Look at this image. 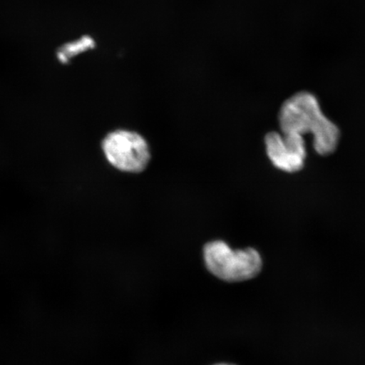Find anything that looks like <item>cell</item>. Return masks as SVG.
<instances>
[{"instance_id":"1","label":"cell","mask_w":365,"mask_h":365,"mask_svg":"<svg viewBox=\"0 0 365 365\" xmlns=\"http://www.w3.org/2000/svg\"><path fill=\"white\" fill-rule=\"evenodd\" d=\"M282 134L312 133L314 148L322 156L334 152L339 144V128L325 116L316 96L307 91H299L282 103L279 111Z\"/></svg>"},{"instance_id":"2","label":"cell","mask_w":365,"mask_h":365,"mask_svg":"<svg viewBox=\"0 0 365 365\" xmlns=\"http://www.w3.org/2000/svg\"><path fill=\"white\" fill-rule=\"evenodd\" d=\"M204 261L212 275L230 282L252 279L262 268V257L257 250H232L223 241L210 242L205 245Z\"/></svg>"},{"instance_id":"3","label":"cell","mask_w":365,"mask_h":365,"mask_svg":"<svg viewBox=\"0 0 365 365\" xmlns=\"http://www.w3.org/2000/svg\"><path fill=\"white\" fill-rule=\"evenodd\" d=\"M102 150L107 161L123 172H143L150 161L147 141L135 132L123 130L110 132L102 141Z\"/></svg>"},{"instance_id":"4","label":"cell","mask_w":365,"mask_h":365,"mask_svg":"<svg viewBox=\"0 0 365 365\" xmlns=\"http://www.w3.org/2000/svg\"><path fill=\"white\" fill-rule=\"evenodd\" d=\"M267 153L273 165L287 173L302 170L307 158L304 140L297 134H278L271 132L264 138Z\"/></svg>"},{"instance_id":"5","label":"cell","mask_w":365,"mask_h":365,"mask_svg":"<svg viewBox=\"0 0 365 365\" xmlns=\"http://www.w3.org/2000/svg\"><path fill=\"white\" fill-rule=\"evenodd\" d=\"M214 365H232V364H217Z\"/></svg>"}]
</instances>
